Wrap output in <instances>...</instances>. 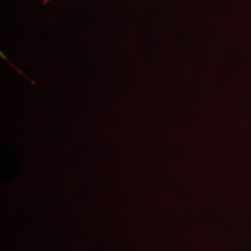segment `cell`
I'll return each instance as SVG.
<instances>
[{"label":"cell","mask_w":251,"mask_h":251,"mask_svg":"<svg viewBox=\"0 0 251 251\" xmlns=\"http://www.w3.org/2000/svg\"><path fill=\"white\" fill-rule=\"evenodd\" d=\"M51 0H43V4L44 5L48 4V3L50 2Z\"/></svg>","instance_id":"cell-1"}]
</instances>
